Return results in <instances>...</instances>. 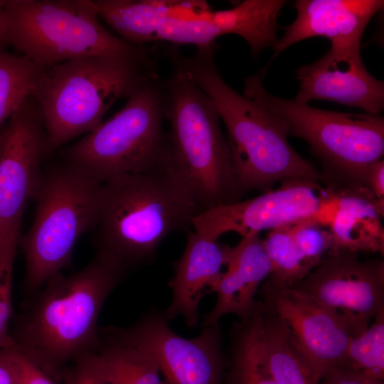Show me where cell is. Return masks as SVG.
I'll list each match as a JSON object with an SVG mask.
<instances>
[{
    "mask_svg": "<svg viewBox=\"0 0 384 384\" xmlns=\"http://www.w3.org/2000/svg\"><path fill=\"white\" fill-rule=\"evenodd\" d=\"M127 267L98 250L80 271L52 277L17 316L9 333L14 346L51 378L61 377L68 364L97 350L100 311Z\"/></svg>",
    "mask_w": 384,
    "mask_h": 384,
    "instance_id": "obj_1",
    "label": "cell"
},
{
    "mask_svg": "<svg viewBox=\"0 0 384 384\" xmlns=\"http://www.w3.org/2000/svg\"><path fill=\"white\" fill-rule=\"evenodd\" d=\"M215 43L197 48L192 56L171 48V65L185 70L213 102L225 126L235 175L242 194L270 190L291 178L321 181L315 166L288 142L285 123L258 101L237 92L223 80L215 62Z\"/></svg>",
    "mask_w": 384,
    "mask_h": 384,
    "instance_id": "obj_2",
    "label": "cell"
},
{
    "mask_svg": "<svg viewBox=\"0 0 384 384\" xmlns=\"http://www.w3.org/2000/svg\"><path fill=\"white\" fill-rule=\"evenodd\" d=\"M171 68L164 80L170 126L166 169L197 214L239 201L242 193L215 107L185 70Z\"/></svg>",
    "mask_w": 384,
    "mask_h": 384,
    "instance_id": "obj_3",
    "label": "cell"
},
{
    "mask_svg": "<svg viewBox=\"0 0 384 384\" xmlns=\"http://www.w3.org/2000/svg\"><path fill=\"white\" fill-rule=\"evenodd\" d=\"M196 210L165 167L101 183L97 223L99 250L127 267L146 263L162 241L188 231Z\"/></svg>",
    "mask_w": 384,
    "mask_h": 384,
    "instance_id": "obj_4",
    "label": "cell"
},
{
    "mask_svg": "<svg viewBox=\"0 0 384 384\" xmlns=\"http://www.w3.org/2000/svg\"><path fill=\"white\" fill-rule=\"evenodd\" d=\"M156 75L155 64L110 56L75 58L42 70L31 95L50 151L95 129L117 100Z\"/></svg>",
    "mask_w": 384,
    "mask_h": 384,
    "instance_id": "obj_5",
    "label": "cell"
},
{
    "mask_svg": "<svg viewBox=\"0 0 384 384\" xmlns=\"http://www.w3.org/2000/svg\"><path fill=\"white\" fill-rule=\"evenodd\" d=\"M6 38L41 70L73 59L110 56L154 64L145 46L130 44L99 21L90 0H5Z\"/></svg>",
    "mask_w": 384,
    "mask_h": 384,
    "instance_id": "obj_6",
    "label": "cell"
},
{
    "mask_svg": "<svg viewBox=\"0 0 384 384\" xmlns=\"http://www.w3.org/2000/svg\"><path fill=\"white\" fill-rule=\"evenodd\" d=\"M164 119V80L157 75L111 118L69 147L65 165L100 183L164 168L169 151Z\"/></svg>",
    "mask_w": 384,
    "mask_h": 384,
    "instance_id": "obj_7",
    "label": "cell"
},
{
    "mask_svg": "<svg viewBox=\"0 0 384 384\" xmlns=\"http://www.w3.org/2000/svg\"><path fill=\"white\" fill-rule=\"evenodd\" d=\"M100 186L66 165L43 173L33 198L32 225L18 243L25 258L28 293H36L70 266L77 241L97 225Z\"/></svg>",
    "mask_w": 384,
    "mask_h": 384,
    "instance_id": "obj_8",
    "label": "cell"
},
{
    "mask_svg": "<svg viewBox=\"0 0 384 384\" xmlns=\"http://www.w3.org/2000/svg\"><path fill=\"white\" fill-rule=\"evenodd\" d=\"M263 71L244 80V95L260 102L305 140L338 186H366L371 166L383 159L384 118L379 114L329 111L282 99L263 86Z\"/></svg>",
    "mask_w": 384,
    "mask_h": 384,
    "instance_id": "obj_9",
    "label": "cell"
},
{
    "mask_svg": "<svg viewBox=\"0 0 384 384\" xmlns=\"http://www.w3.org/2000/svg\"><path fill=\"white\" fill-rule=\"evenodd\" d=\"M337 187L321 181L291 178L242 201L222 204L191 219L193 231L211 240L234 232L242 237L314 219L329 227L337 208Z\"/></svg>",
    "mask_w": 384,
    "mask_h": 384,
    "instance_id": "obj_10",
    "label": "cell"
},
{
    "mask_svg": "<svg viewBox=\"0 0 384 384\" xmlns=\"http://www.w3.org/2000/svg\"><path fill=\"white\" fill-rule=\"evenodd\" d=\"M48 151L41 110L31 94L0 133V247L18 245L22 215L38 187Z\"/></svg>",
    "mask_w": 384,
    "mask_h": 384,
    "instance_id": "obj_11",
    "label": "cell"
},
{
    "mask_svg": "<svg viewBox=\"0 0 384 384\" xmlns=\"http://www.w3.org/2000/svg\"><path fill=\"white\" fill-rule=\"evenodd\" d=\"M294 289L357 336L384 311V262L361 260L358 253L331 252Z\"/></svg>",
    "mask_w": 384,
    "mask_h": 384,
    "instance_id": "obj_12",
    "label": "cell"
},
{
    "mask_svg": "<svg viewBox=\"0 0 384 384\" xmlns=\"http://www.w3.org/2000/svg\"><path fill=\"white\" fill-rule=\"evenodd\" d=\"M168 319L150 312L127 329H111L121 339L149 355L166 384H224V361L218 326L204 327L193 338H185L168 325Z\"/></svg>",
    "mask_w": 384,
    "mask_h": 384,
    "instance_id": "obj_13",
    "label": "cell"
},
{
    "mask_svg": "<svg viewBox=\"0 0 384 384\" xmlns=\"http://www.w3.org/2000/svg\"><path fill=\"white\" fill-rule=\"evenodd\" d=\"M262 287L265 305L286 324L319 383L324 375L343 363L351 338L347 329L309 297L269 276Z\"/></svg>",
    "mask_w": 384,
    "mask_h": 384,
    "instance_id": "obj_14",
    "label": "cell"
},
{
    "mask_svg": "<svg viewBox=\"0 0 384 384\" xmlns=\"http://www.w3.org/2000/svg\"><path fill=\"white\" fill-rule=\"evenodd\" d=\"M361 47L331 46L316 61L299 67L295 101L328 100L379 114L384 107V82L371 75L363 63Z\"/></svg>",
    "mask_w": 384,
    "mask_h": 384,
    "instance_id": "obj_15",
    "label": "cell"
},
{
    "mask_svg": "<svg viewBox=\"0 0 384 384\" xmlns=\"http://www.w3.org/2000/svg\"><path fill=\"white\" fill-rule=\"evenodd\" d=\"M383 6V0H298L297 18L283 28L284 34L273 47L272 58L312 37L326 38L331 46L361 47L367 24Z\"/></svg>",
    "mask_w": 384,
    "mask_h": 384,
    "instance_id": "obj_16",
    "label": "cell"
},
{
    "mask_svg": "<svg viewBox=\"0 0 384 384\" xmlns=\"http://www.w3.org/2000/svg\"><path fill=\"white\" fill-rule=\"evenodd\" d=\"M229 246L188 231L186 245L181 257L174 262V274L169 281L172 299L166 318L181 316L189 328L198 322L201 300L213 287L225 267Z\"/></svg>",
    "mask_w": 384,
    "mask_h": 384,
    "instance_id": "obj_17",
    "label": "cell"
},
{
    "mask_svg": "<svg viewBox=\"0 0 384 384\" xmlns=\"http://www.w3.org/2000/svg\"><path fill=\"white\" fill-rule=\"evenodd\" d=\"M225 267L212 289L217 294V302L206 315L204 327L218 326L219 320L229 314L245 321L257 307L255 295L272 273L260 233L248 234L238 245L229 247Z\"/></svg>",
    "mask_w": 384,
    "mask_h": 384,
    "instance_id": "obj_18",
    "label": "cell"
},
{
    "mask_svg": "<svg viewBox=\"0 0 384 384\" xmlns=\"http://www.w3.org/2000/svg\"><path fill=\"white\" fill-rule=\"evenodd\" d=\"M98 15L124 41L135 46L154 41L160 26L171 18H199L210 11L205 1L90 0Z\"/></svg>",
    "mask_w": 384,
    "mask_h": 384,
    "instance_id": "obj_19",
    "label": "cell"
},
{
    "mask_svg": "<svg viewBox=\"0 0 384 384\" xmlns=\"http://www.w3.org/2000/svg\"><path fill=\"white\" fill-rule=\"evenodd\" d=\"M336 186L337 208L329 225L333 240L331 252L383 254L384 202L366 186Z\"/></svg>",
    "mask_w": 384,
    "mask_h": 384,
    "instance_id": "obj_20",
    "label": "cell"
},
{
    "mask_svg": "<svg viewBox=\"0 0 384 384\" xmlns=\"http://www.w3.org/2000/svg\"><path fill=\"white\" fill-rule=\"evenodd\" d=\"M285 3L283 0H245L230 9L211 11L210 18L223 35L234 33L245 39L251 53L256 55L277 44V18Z\"/></svg>",
    "mask_w": 384,
    "mask_h": 384,
    "instance_id": "obj_21",
    "label": "cell"
},
{
    "mask_svg": "<svg viewBox=\"0 0 384 384\" xmlns=\"http://www.w3.org/2000/svg\"><path fill=\"white\" fill-rule=\"evenodd\" d=\"M260 305L267 366L275 384H319L286 324L261 302Z\"/></svg>",
    "mask_w": 384,
    "mask_h": 384,
    "instance_id": "obj_22",
    "label": "cell"
},
{
    "mask_svg": "<svg viewBox=\"0 0 384 384\" xmlns=\"http://www.w3.org/2000/svg\"><path fill=\"white\" fill-rule=\"evenodd\" d=\"M231 341L224 384H275L267 366L263 326L259 316L235 324Z\"/></svg>",
    "mask_w": 384,
    "mask_h": 384,
    "instance_id": "obj_23",
    "label": "cell"
},
{
    "mask_svg": "<svg viewBox=\"0 0 384 384\" xmlns=\"http://www.w3.org/2000/svg\"><path fill=\"white\" fill-rule=\"evenodd\" d=\"M97 348L111 384H166L156 361L119 338L111 329Z\"/></svg>",
    "mask_w": 384,
    "mask_h": 384,
    "instance_id": "obj_24",
    "label": "cell"
},
{
    "mask_svg": "<svg viewBox=\"0 0 384 384\" xmlns=\"http://www.w3.org/2000/svg\"><path fill=\"white\" fill-rule=\"evenodd\" d=\"M41 71L25 55L0 48V126L31 94Z\"/></svg>",
    "mask_w": 384,
    "mask_h": 384,
    "instance_id": "obj_25",
    "label": "cell"
},
{
    "mask_svg": "<svg viewBox=\"0 0 384 384\" xmlns=\"http://www.w3.org/2000/svg\"><path fill=\"white\" fill-rule=\"evenodd\" d=\"M262 243L272 267L270 276L275 280L292 287L312 271L297 245L289 225L271 230L262 239Z\"/></svg>",
    "mask_w": 384,
    "mask_h": 384,
    "instance_id": "obj_26",
    "label": "cell"
},
{
    "mask_svg": "<svg viewBox=\"0 0 384 384\" xmlns=\"http://www.w3.org/2000/svg\"><path fill=\"white\" fill-rule=\"evenodd\" d=\"M343 365L384 380V311L366 330L351 338Z\"/></svg>",
    "mask_w": 384,
    "mask_h": 384,
    "instance_id": "obj_27",
    "label": "cell"
},
{
    "mask_svg": "<svg viewBox=\"0 0 384 384\" xmlns=\"http://www.w3.org/2000/svg\"><path fill=\"white\" fill-rule=\"evenodd\" d=\"M211 12V11H210ZM210 12L199 18H171L156 31L154 41L174 44H194L197 48L208 46L223 36L210 18Z\"/></svg>",
    "mask_w": 384,
    "mask_h": 384,
    "instance_id": "obj_28",
    "label": "cell"
},
{
    "mask_svg": "<svg viewBox=\"0 0 384 384\" xmlns=\"http://www.w3.org/2000/svg\"><path fill=\"white\" fill-rule=\"evenodd\" d=\"M291 234L312 270L333 248L329 227L314 219H306L289 225Z\"/></svg>",
    "mask_w": 384,
    "mask_h": 384,
    "instance_id": "obj_29",
    "label": "cell"
},
{
    "mask_svg": "<svg viewBox=\"0 0 384 384\" xmlns=\"http://www.w3.org/2000/svg\"><path fill=\"white\" fill-rule=\"evenodd\" d=\"M16 250H0V348L13 345L9 334L12 319V274Z\"/></svg>",
    "mask_w": 384,
    "mask_h": 384,
    "instance_id": "obj_30",
    "label": "cell"
},
{
    "mask_svg": "<svg viewBox=\"0 0 384 384\" xmlns=\"http://www.w3.org/2000/svg\"><path fill=\"white\" fill-rule=\"evenodd\" d=\"M64 384H111L104 363L97 352L86 353L62 374Z\"/></svg>",
    "mask_w": 384,
    "mask_h": 384,
    "instance_id": "obj_31",
    "label": "cell"
},
{
    "mask_svg": "<svg viewBox=\"0 0 384 384\" xmlns=\"http://www.w3.org/2000/svg\"><path fill=\"white\" fill-rule=\"evenodd\" d=\"M319 384H384V380L341 364L328 370Z\"/></svg>",
    "mask_w": 384,
    "mask_h": 384,
    "instance_id": "obj_32",
    "label": "cell"
},
{
    "mask_svg": "<svg viewBox=\"0 0 384 384\" xmlns=\"http://www.w3.org/2000/svg\"><path fill=\"white\" fill-rule=\"evenodd\" d=\"M0 384H21L16 349L14 345L0 348Z\"/></svg>",
    "mask_w": 384,
    "mask_h": 384,
    "instance_id": "obj_33",
    "label": "cell"
},
{
    "mask_svg": "<svg viewBox=\"0 0 384 384\" xmlns=\"http://www.w3.org/2000/svg\"><path fill=\"white\" fill-rule=\"evenodd\" d=\"M16 349L20 369L21 384H56L39 366L16 348Z\"/></svg>",
    "mask_w": 384,
    "mask_h": 384,
    "instance_id": "obj_34",
    "label": "cell"
},
{
    "mask_svg": "<svg viewBox=\"0 0 384 384\" xmlns=\"http://www.w3.org/2000/svg\"><path fill=\"white\" fill-rule=\"evenodd\" d=\"M366 186L380 201L384 202V161L383 159L374 164L370 169Z\"/></svg>",
    "mask_w": 384,
    "mask_h": 384,
    "instance_id": "obj_35",
    "label": "cell"
},
{
    "mask_svg": "<svg viewBox=\"0 0 384 384\" xmlns=\"http://www.w3.org/2000/svg\"><path fill=\"white\" fill-rule=\"evenodd\" d=\"M9 27V18L5 8V0H0V48L6 45V38Z\"/></svg>",
    "mask_w": 384,
    "mask_h": 384,
    "instance_id": "obj_36",
    "label": "cell"
}]
</instances>
